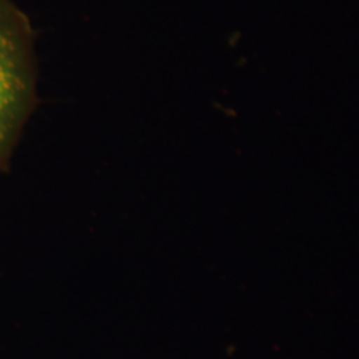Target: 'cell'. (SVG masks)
I'll list each match as a JSON object with an SVG mask.
<instances>
[{"mask_svg":"<svg viewBox=\"0 0 359 359\" xmlns=\"http://www.w3.org/2000/svg\"><path fill=\"white\" fill-rule=\"evenodd\" d=\"M37 97L35 35L27 13L0 0V172L8 163Z\"/></svg>","mask_w":359,"mask_h":359,"instance_id":"obj_1","label":"cell"}]
</instances>
